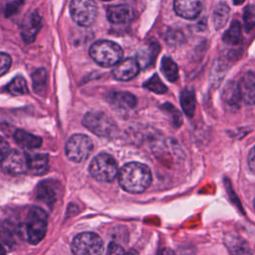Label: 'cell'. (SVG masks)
<instances>
[{"label": "cell", "mask_w": 255, "mask_h": 255, "mask_svg": "<svg viewBox=\"0 0 255 255\" xmlns=\"http://www.w3.org/2000/svg\"><path fill=\"white\" fill-rule=\"evenodd\" d=\"M118 176L122 188L130 193L143 192L150 185L152 179L149 168L139 162L125 164L119 171Z\"/></svg>", "instance_id": "1"}, {"label": "cell", "mask_w": 255, "mask_h": 255, "mask_svg": "<svg viewBox=\"0 0 255 255\" xmlns=\"http://www.w3.org/2000/svg\"><path fill=\"white\" fill-rule=\"evenodd\" d=\"M90 56L100 66L109 68L123 60L124 52L120 45L109 40L95 42L90 48Z\"/></svg>", "instance_id": "2"}, {"label": "cell", "mask_w": 255, "mask_h": 255, "mask_svg": "<svg viewBox=\"0 0 255 255\" xmlns=\"http://www.w3.org/2000/svg\"><path fill=\"white\" fill-rule=\"evenodd\" d=\"M90 173L99 181L111 182L119 173L117 161L109 153H99L94 157L90 164Z\"/></svg>", "instance_id": "3"}, {"label": "cell", "mask_w": 255, "mask_h": 255, "mask_svg": "<svg viewBox=\"0 0 255 255\" xmlns=\"http://www.w3.org/2000/svg\"><path fill=\"white\" fill-rule=\"evenodd\" d=\"M47 214L39 207H32L27 216L26 231L28 241L31 244H38L47 232Z\"/></svg>", "instance_id": "4"}, {"label": "cell", "mask_w": 255, "mask_h": 255, "mask_svg": "<svg viewBox=\"0 0 255 255\" xmlns=\"http://www.w3.org/2000/svg\"><path fill=\"white\" fill-rule=\"evenodd\" d=\"M83 125L100 136H112L117 130L116 123L102 112L87 113L83 119Z\"/></svg>", "instance_id": "5"}, {"label": "cell", "mask_w": 255, "mask_h": 255, "mask_svg": "<svg viewBox=\"0 0 255 255\" xmlns=\"http://www.w3.org/2000/svg\"><path fill=\"white\" fill-rule=\"evenodd\" d=\"M104 243L102 238L93 232L78 234L72 242L74 255H102Z\"/></svg>", "instance_id": "6"}, {"label": "cell", "mask_w": 255, "mask_h": 255, "mask_svg": "<svg viewBox=\"0 0 255 255\" xmlns=\"http://www.w3.org/2000/svg\"><path fill=\"white\" fill-rule=\"evenodd\" d=\"M70 13L78 25L89 27L96 21L98 8L94 0H72Z\"/></svg>", "instance_id": "7"}, {"label": "cell", "mask_w": 255, "mask_h": 255, "mask_svg": "<svg viewBox=\"0 0 255 255\" xmlns=\"http://www.w3.org/2000/svg\"><path fill=\"white\" fill-rule=\"evenodd\" d=\"M93 150V142L89 136L82 133L72 135L66 143V154L74 162L86 160Z\"/></svg>", "instance_id": "8"}, {"label": "cell", "mask_w": 255, "mask_h": 255, "mask_svg": "<svg viewBox=\"0 0 255 255\" xmlns=\"http://www.w3.org/2000/svg\"><path fill=\"white\" fill-rule=\"evenodd\" d=\"M1 162L5 172L10 174H20L27 170V155L17 149H11Z\"/></svg>", "instance_id": "9"}, {"label": "cell", "mask_w": 255, "mask_h": 255, "mask_svg": "<svg viewBox=\"0 0 255 255\" xmlns=\"http://www.w3.org/2000/svg\"><path fill=\"white\" fill-rule=\"evenodd\" d=\"M139 69V65L135 58H127L116 65L113 70V76L119 81H128L138 74Z\"/></svg>", "instance_id": "10"}, {"label": "cell", "mask_w": 255, "mask_h": 255, "mask_svg": "<svg viewBox=\"0 0 255 255\" xmlns=\"http://www.w3.org/2000/svg\"><path fill=\"white\" fill-rule=\"evenodd\" d=\"M174 11L185 19H195L202 11L203 0H174Z\"/></svg>", "instance_id": "11"}, {"label": "cell", "mask_w": 255, "mask_h": 255, "mask_svg": "<svg viewBox=\"0 0 255 255\" xmlns=\"http://www.w3.org/2000/svg\"><path fill=\"white\" fill-rule=\"evenodd\" d=\"M42 27V18L36 12L30 13L27 18L24 20L22 29H21V37L25 43H32L38 32Z\"/></svg>", "instance_id": "12"}, {"label": "cell", "mask_w": 255, "mask_h": 255, "mask_svg": "<svg viewBox=\"0 0 255 255\" xmlns=\"http://www.w3.org/2000/svg\"><path fill=\"white\" fill-rule=\"evenodd\" d=\"M108 20L113 24H127L129 23L133 17V9L127 4L112 5L107 8Z\"/></svg>", "instance_id": "13"}, {"label": "cell", "mask_w": 255, "mask_h": 255, "mask_svg": "<svg viewBox=\"0 0 255 255\" xmlns=\"http://www.w3.org/2000/svg\"><path fill=\"white\" fill-rule=\"evenodd\" d=\"M241 100L248 105H255V74L247 72L237 83Z\"/></svg>", "instance_id": "14"}, {"label": "cell", "mask_w": 255, "mask_h": 255, "mask_svg": "<svg viewBox=\"0 0 255 255\" xmlns=\"http://www.w3.org/2000/svg\"><path fill=\"white\" fill-rule=\"evenodd\" d=\"M224 243L231 255H252L248 242L237 234H226Z\"/></svg>", "instance_id": "15"}, {"label": "cell", "mask_w": 255, "mask_h": 255, "mask_svg": "<svg viewBox=\"0 0 255 255\" xmlns=\"http://www.w3.org/2000/svg\"><path fill=\"white\" fill-rule=\"evenodd\" d=\"M159 52V45L157 42H147L143 47H141L136 53L135 60L137 61L139 68L146 69L151 66L156 59Z\"/></svg>", "instance_id": "16"}, {"label": "cell", "mask_w": 255, "mask_h": 255, "mask_svg": "<svg viewBox=\"0 0 255 255\" xmlns=\"http://www.w3.org/2000/svg\"><path fill=\"white\" fill-rule=\"evenodd\" d=\"M107 100L119 110H130L136 106V98L128 92H113L108 95Z\"/></svg>", "instance_id": "17"}, {"label": "cell", "mask_w": 255, "mask_h": 255, "mask_svg": "<svg viewBox=\"0 0 255 255\" xmlns=\"http://www.w3.org/2000/svg\"><path fill=\"white\" fill-rule=\"evenodd\" d=\"M222 101L228 110L235 111L240 107L242 100L240 97L238 84L236 82L231 81L225 86L222 93Z\"/></svg>", "instance_id": "18"}, {"label": "cell", "mask_w": 255, "mask_h": 255, "mask_svg": "<svg viewBox=\"0 0 255 255\" xmlns=\"http://www.w3.org/2000/svg\"><path fill=\"white\" fill-rule=\"evenodd\" d=\"M49 168V156L45 153L27 155V170L34 175H42Z\"/></svg>", "instance_id": "19"}, {"label": "cell", "mask_w": 255, "mask_h": 255, "mask_svg": "<svg viewBox=\"0 0 255 255\" xmlns=\"http://www.w3.org/2000/svg\"><path fill=\"white\" fill-rule=\"evenodd\" d=\"M13 136L17 144L25 148H38L42 145L41 137L23 129H17Z\"/></svg>", "instance_id": "20"}, {"label": "cell", "mask_w": 255, "mask_h": 255, "mask_svg": "<svg viewBox=\"0 0 255 255\" xmlns=\"http://www.w3.org/2000/svg\"><path fill=\"white\" fill-rule=\"evenodd\" d=\"M36 197L38 200L44 202L47 205H52L56 199V190L49 181H42L36 191Z\"/></svg>", "instance_id": "21"}, {"label": "cell", "mask_w": 255, "mask_h": 255, "mask_svg": "<svg viewBox=\"0 0 255 255\" xmlns=\"http://www.w3.org/2000/svg\"><path fill=\"white\" fill-rule=\"evenodd\" d=\"M180 103L185 115L191 118L195 112V106H196L195 95L193 90L184 89L180 95Z\"/></svg>", "instance_id": "22"}, {"label": "cell", "mask_w": 255, "mask_h": 255, "mask_svg": "<svg viewBox=\"0 0 255 255\" xmlns=\"http://www.w3.org/2000/svg\"><path fill=\"white\" fill-rule=\"evenodd\" d=\"M242 28L239 21L235 20L231 23L228 30L223 35V41L229 45H237L241 42Z\"/></svg>", "instance_id": "23"}, {"label": "cell", "mask_w": 255, "mask_h": 255, "mask_svg": "<svg viewBox=\"0 0 255 255\" xmlns=\"http://www.w3.org/2000/svg\"><path fill=\"white\" fill-rule=\"evenodd\" d=\"M47 72L44 68L37 69L32 74V81H33V89L34 92L38 95H42L46 92L47 89Z\"/></svg>", "instance_id": "24"}, {"label": "cell", "mask_w": 255, "mask_h": 255, "mask_svg": "<svg viewBox=\"0 0 255 255\" xmlns=\"http://www.w3.org/2000/svg\"><path fill=\"white\" fill-rule=\"evenodd\" d=\"M161 71L169 82H175L178 79L177 65L169 57H163L161 60Z\"/></svg>", "instance_id": "25"}, {"label": "cell", "mask_w": 255, "mask_h": 255, "mask_svg": "<svg viewBox=\"0 0 255 255\" xmlns=\"http://www.w3.org/2000/svg\"><path fill=\"white\" fill-rule=\"evenodd\" d=\"M229 7L225 3H220L216 6L213 13V23L217 30L221 29L226 24L229 17Z\"/></svg>", "instance_id": "26"}, {"label": "cell", "mask_w": 255, "mask_h": 255, "mask_svg": "<svg viewBox=\"0 0 255 255\" xmlns=\"http://www.w3.org/2000/svg\"><path fill=\"white\" fill-rule=\"evenodd\" d=\"M8 93L14 96H21L28 93V87L25 79L21 76L15 77L6 87Z\"/></svg>", "instance_id": "27"}, {"label": "cell", "mask_w": 255, "mask_h": 255, "mask_svg": "<svg viewBox=\"0 0 255 255\" xmlns=\"http://www.w3.org/2000/svg\"><path fill=\"white\" fill-rule=\"evenodd\" d=\"M143 87L153 93H156V94H164L167 90L165 85L160 81V79L157 75H153L151 78H149L143 84Z\"/></svg>", "instance_id": "28"}, {"label": "cell", "mask_w": 255, "mask_h": 255, "mask_svg": "<svg viewBox=\"0 0 255 255\" xmlns=\"http://www.w3.org/2000/svg\"><path fill=\"white\" fill-rule=\"evenodd\" d=\"M243 23L246 31H250L255 27V4H249L243 12Z\"/></svg>", "instance_id": "29"}, {"label": "cell", "mask_w": 255, "mask_h": 255, "mask_svg": "<svg viewBox=\"0 0 255 255\" xmlns=\"http://www.w3.org/2000/svg\"><path fill=\"white\" fill-rule=\"evenodd\" d=\"M12 64L11 57L3 52H0V76H3L8 72Z\"/></svg>", "instance_id": "30"}, {"label": "cell", "mask_w": 255, "mask_h": 255, "mask_svg": "<svg viewBox=\"0 0 255 255\" xmlns=\"http://www.w3.org/2000/svg\"><path fill=\"white\" fill-rule=\"evenodd\" d=\"M12 236L7 231H0V255H6L7 246L11 244Z\"/></svg>", "instance_id": "31"}, {"label": "cell", "mask_w": 255, "mask_h": 255, "mask_svg": "<svg viewBox=\"0 0 255 255\" xmlns=\"http://www.w3.org/2000/svg\"><path fill=\"white\" fill-rule=\"evenodd\" d=\"M22 5H23V0H15L10 3H7L4 10L5 17H11L13 14L17 13L20 10Z\"/></svg>", "instance_id": "32"}, {"label": "cell", "mask_w": 255, "mask_h": 255, "mask_svg": "<svg viewBox=\"0 0 255 255\" xmlns=\"http://www.w3.org/2000/svg\"><path fill=\"white\" fill-rule=\"evenodd\" d=\"M11 151L10 145L7 140L0 135V161H2Z\"/></svg>", "instance_id": "33"}, {"label": "cell", "mask_w": 255, "mask_h": 255, "mask_svg": "<svg viewBox=\"0 0 255 255\" xmlns=\"http://www.w3.org/2000/svg\"><path fill=\"white\" fill-rule=\"evenodd\" d=\"M107 255H127V252L124 250V248L121 245L115 242H112L109 245Z\"/></svg>", "instance_id": "34"}, {"label": "cell", "mask_w": 255, "mask_h": 255, "mask_svg": "<svg viewBox=\"0 0 255 255\" xmlns=\"http://www.w3.org/2000/svg\"><path fill=\"white\" fill-rule=\"evenodd\" d=\"M248 164L253 173H255V146L250 150L248 156Z\"/></svg>", "instance_id": "35"}, {"label": "cell", "mask_w": 255, "mask_h": 255, "mask_svg": "<svg viewBox=\"0 0 255 255\" xmlns=\"http://www.w3.org/2000/svg\"><path fill=\"white\" fill-rule=\"evenodd\" d=\"M157 255H175L174 252L172 250H170L169 248H163L161 250L158 251Z\"/></svg>", "instance_id": "36"}, {"label": "cell", "mask_w": 255, "mask_h": 255, "mask_svg": "<svg viewBox=\"0 0 255 255\" xmlns=\"http://www.w3.org/2000/svg\"><path fill=\"white\" fill-rule=\"evenodd\" d=\"M127 255H138V254L135 250H129L128 252H127Z\"/></svg>", "instance_id": "37"}, {"label": "cell", "mask_w": 255, "mask_h": 255, "mask_svg": "<svg viewBox=\"0 0 255 255\" xmlns=\"http://www.w3.org/2000/svg\"><path fill=\"white\" fill-rule=\"evenodd\" d=\"M243 1H244V0H233V3L236 4V5H240V4L243 3Z\"/></svg>", "instance_id": "38"}, {"label": "cell", "mask_w": 255, "mask_h": 255, "mask_svg": "<svg viewBox=\"0 0 255 255\" xmlns=\"http://www.w3.org/2000/svg\"><path fill=\"white\" fill-rule=\"evenodd\" d=\"M254 207H255V199H254Z\"/></svg>", "instance_id": "39"}, {"label": "cell", "mask_w": 255, "mask_h": 255, "mask_svg": "<svg viewBox=\"0 0 255 255\" xmlns=\"http://www.w3.org/2000/svg\"><path fill=\"white\" fill-rule=\"evenodd\" d=\"M104 1H110V0H104Z\"/></svg>", "instance_id": "40"}]
</instances>
